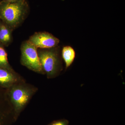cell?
Wrapping results in <instances>:
<instances>
[{
	"label": "cell",
	"mask_w": 125,
	"mask_h": 125,
	"mask_svg": "<svg viewBox=\"0 0 125 125\" xmlns=\"http://www.w3.org/2000/svg\"><path fill=\"white\" fill-rule=\"evenodd\" d=\"M29 9L27 0L12 2L2 0L0 2V20L14 30L24 21Z\"/></svg>",
	"instance_id": "1"
},
{
	"label": "cell",
	"mask_w": 125,
	"mask_h": 125,
	"mask_svg": "<svg viewBox=\"0 0 125 125\" xmlns=\"http://www.w3.org/2000/svg\"><path fill=\"white\" fill-rule=\"evenodd\" d=\"M38 90L37 87L26 81L18 83L7 89V95L13 109L15 121Z\"/></svg>",
	"instance_id": "2"
},
{
	"label": "cell",
	"mask_w": 125,
	"mask_h": 125,
	"mask_svg": "<svg viewBox=\"0 0 125 125\" xmlns=\"http://www.w3.org/2000/svg\"><path fill=\"white\" fill-rule=\"evenodd\" d=\"M38 52L41 65L47 78L52 79L58 76L62 70V66L57 48L38 49Z\"/></svg>",
	"instance_id": "3"
},
{
	"label": "cell",
	"mask_w": 125,
	"mask_h": 125,
	"mask_svg": "<svg viewBox=\"0 0 125 125\" xmlns=\"http://www.w3.org/2000/svg\"><path fill=\"white\" fill-rule=\"evenodd\" d=\"M21 64L32 71L45 74L39 57L38 48L28 40L23 42L21 46Z\"/></svg>",
	"instance_id": "4"
},
{
	"label": "cell",
	"mask_w": 125,
	"mask_h": 125,
	"mask_svg": "<svg viewBox=\"0 0 125 125\" xmlns=\"http://www.w3.org/2000/svg\"><path fill=\"white\" fill-rule=\"evenodd\" d=\"M13 109L7 95V89L0 87V125L14 123Z\"/></svg>",
	"instance_id": "5"
},
{
	"label": "cell",
	"mask_w": 125,
	"mask_h": 125,
	"mask_svg": "<svg viewBox=\"0 0 125 125\" xmlns=\"http://www.w3.org/2000/svg\"><path fill=\"white\" fill-rule=\"evenodd\" d=\"M30 42L38 49H50L58 46L60 40L51 34L46 32L34 34L29 39Z\"/></svg>",
	"instance_id": "6"
},
{
	"label": "cell",
	"mask_w": 125,
	"mask_h": 125,
	"mask_svg": "<svg viewBox=\"0 0 125 125\" xmlns=\"http://www.w3.org/2000/svg\"><path fill=\"white\" fill-rule=\"evenodd\" d=\"M26 81L24 78L16 72L10 70L0 67V87L8 89L18 83Z\"/></svg>",
	"instance_id": "7"
},
{
	"label": "cell",
	"mask_w": 125,
	"mask_h": 125,
	"mask_svg": "<svg viewBox=\"0 0 125 125\" xmlns=\"http://www.w3.org/2000/svg\"><path fill=\"white\" fill-rule=\"evenodd\" d=\"M13 30L7 24L0 20V43L4 46H8L13 40Z\"/></svg>",
	"instance_id": "8"
},
{
	"label": "cell",
	"mask_w": 125,
	"mask_h": 125,
	"mask_svg": "<svg viewBox=\"0 0 125 125\" xmlns=\"http://www.w3.org/2000/svg\"><path fill=\"white\" fill-rule=\"evenodd\" d=\"M62 55L67 69L74 62L75 57V51L71 47L66 46L62 48Z\"/></svg>",
	"instance_id": "9"
},
{
	"label": "cell",
	"mask_w": 125,
	"mask_h": 125,
	"mask_svg": "<svg viewBox=\"0 0 125 125\" xmlns=\"http://www.w3.org/2000/svg\"><path fill=\"white\" fill-rule=\"evenodd\" d=\"M4 47L0 43V67L8 69H13L8 61L7 52Z\"/></svg>",
	"instance_id": "10"
},
{
	"label": "cell",
	"mask_w": 125,
	"mask_h": 125,
	"mask_svg": "<svg viewBox=\"0 0 125 125\" xmlns=\"http://www.w3.org/2000/svg\"><path fill=\"white\" fill-rule=\"evenodd\" d=\"M69 121L66 119H61L52 122L48 125H68Z\"/></svg>",
	"instance_id": "11"
},
{
	"label": "cell",
	"mask_w": 125,
	"mask_h": 125,
	"mask_svg": "<svg viewBox=\"0 0 125 125\" xmlns=\"http://www.w3.org/2000/svg\"><path fill=\"white\" fill-rule=\"evenodd\" d=\"M19 0H2L3 1L9 2H16V1H19Z\"/></svg>",
	"instance_id": "12"
}]
</instances>
